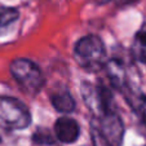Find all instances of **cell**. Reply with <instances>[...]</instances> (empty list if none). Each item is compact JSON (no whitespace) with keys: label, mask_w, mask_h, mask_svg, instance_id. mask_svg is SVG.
I'll return each instance as SVG.
<instances>
[{"label":"cell","mask_w":146,"mask_h":146,"mask_svg":"<svg viewBox=\"0 0 146 146\" xmlns=\"http://www.w3.org/2000/svg\"><path fill=\"white\" fill-rule=\"evenodd\" d=\"M9 71L19 88L27 96H36L44 86V75L38 65L27 58H16L9 65Z\"/></svg>","instance_id":"cell-1"},{"label":"cell","mask_w":146,"mask_h":146,"mask_svg":"<svg viewBox=\"0 0 146 146\" xmlns=\"http://www.w3.org/2000/svg\"><path fill=\"white\" fill-rule=\"evenodd\" d=\"M31 123V114L23 102L14 97L0 96V128L8 131L25 129Z\"/></svg>","instance_id":"cell-2"},{"label":"cell","mask_w":146,"mask_h":146,"mask_svg":"<svg viewBox=\"0 0 146 146\" xmlns=\"http://www.w3.org/2000/svg\"><path fill=\"white\" fill-rule=\"evenodd\" d=\"M74 57L82 67L87 70H98L105 65V47L96 35H87L76 41Z\"/></svg>","instance_id":"cell-3"},{"label":"cell","mask_w":146,"mask_h":146,"mask_svg":"<svg viewBox=\"0 0 146 146\" xmlns=\"http://www.w3.org/2000/svg\"><path fill=\"white\" fill-rule=\"evenodd\" d=\"M82 96L87 108L98 118L105 113L113 111L114 97L108 87L94 86L91 83H83Z\"/></svg>","instance_id":"cell-4"},{"label":"cell","mask_w":146,"mask_h":146,"mask_svg":"<svg viewBox=\"0 0 146 146\" xmlns=\"http://www.w3.org/2000/svg\"><path fill=\"white\" fill-rule=\"evenodd\" d=\"M98 129L108 146H121L125 128L120 116L114 110L100 116Z\"/></svg>","instance_id":"cell-5"},{"label":"cell","mask_w":146,"mask_h":146,"mask_svg":"<svg viewBox=\"0 0 146 146\" xmlns=\"http://www.w3.org/2000/svg\"><path fill=\"white\" fill-rule=\"evenodd\" d=\"M53 132L58 141L64 143H72L80 136V125L70 116H61L56 120Z\"/></svg>","instance_id":"cell-6"},{"label":"cell","mask_w":146,"mask_h":146,"mask_svg":"<svg viewBox=\"0 0 146 146\" xmlns=\"http://www.w3.org/2000/svg\"><path fill=\"white\" fill-rule=\"evenodd\" d=\"M50 104L61 114H71L76 108L74 97L66 89H60L57 92H53L50 94Z\"/></svg>","instance_id":"cell-7"},{"label":"cell","mask_w":146,"mask_h":146,"mask_svg":"<svg viewBox=\"0 0 146 146\" xmlns=\"http://www.w3.org/2000/svg\"><path fill=\"white\" fill-rule=\"evenodd\" d=\"M108 78L110 79L111 86L118 89H123L125 87V71L123 65L116 60H111L104 65Z\"/></svg>","instance_id":"cell-8"},{"label":"cell","mask_w":146,"mask_h":146,"mask_svg":"<svg viewBox=\"0 0 146 146\" xmlns=\"http://www.w3.org/2000/svg\"><path fill=\"white\" fill-rule=\"evenodd\" d=\"M19 17V13L16 8L0 4V34H3L11 25H13Z\"/></svg>","instance_id":"cell-9"},{"label":"cell","mask_w":146,"mask_h":146,"mask_svg":"<svg viewBox=\"0 0 146 146\" xmlns=\"http://www.w3.org/2000/svg\"><path fill=\"white\" fill-rule=\"evenodd\" d=\"M133 54L140 61H142V62L146 64V31H140L135 36Z\"/></svg>","instance_id":"cell-10"},{"label":"cell","mask_w":146,"mask_h":146,"mask_svg":"<svg viewBox=\"0 0 146 146\" xmlns=\"http://www.w3.org/2000/svg\"><path fill=\"white\" fill-rule=\"evenodd\" d=\"M33 140L35 143H41V145H50V143L54 142L53 140V136L49 131L47 129H39L34 133Z\"/></svg>","instance_id":"cell-11"},{"label":"cell","mask_w":146,"mask_h":146,"mask_svg":"<svg viewBox=\"0 0 146 146\" xmlns=\"http://www.w3.org/2000/svg\"><path fill=\"white\" fill-rule=\"evenodd\" d=\"M131 1H133V0H121V3H131Z\"/></svg>","instance_id":"cell-12"},{"label":"cell","mask_w":146,"mask_h":146,"mask_svg":"<svg viewBox=\"0 0 146 146\" xmlns=\"http://www.w3.org/2000/svg\"><path fill=\"white\" fill-rule=\"evenodd\" d=\"M101 1H104V3H108V1H110V0H101Z\"/></svg>","instance_id":"cell-13"}]
</instances>
